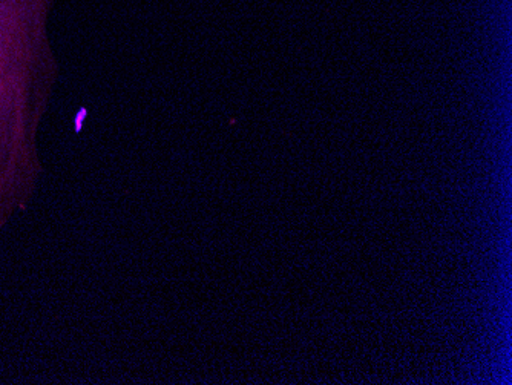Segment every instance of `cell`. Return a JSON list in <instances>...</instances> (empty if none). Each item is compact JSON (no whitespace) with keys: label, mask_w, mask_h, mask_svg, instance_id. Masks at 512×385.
<instances>
[{"label":"cell","mask_w":512,"mask_h":385,"mask_svg":"<svg viewBox=\"0 0 512 385\" xmlns=\"http://www.w3.org/2000/svg\"><path fill=\"white\" fill-rule=\"evenodd\" d=\"M53 5L0 0V229L27 205L42 171L37 139L57 77Z\"/></svg>","instance_id":"cell-1"}]
</instances>
